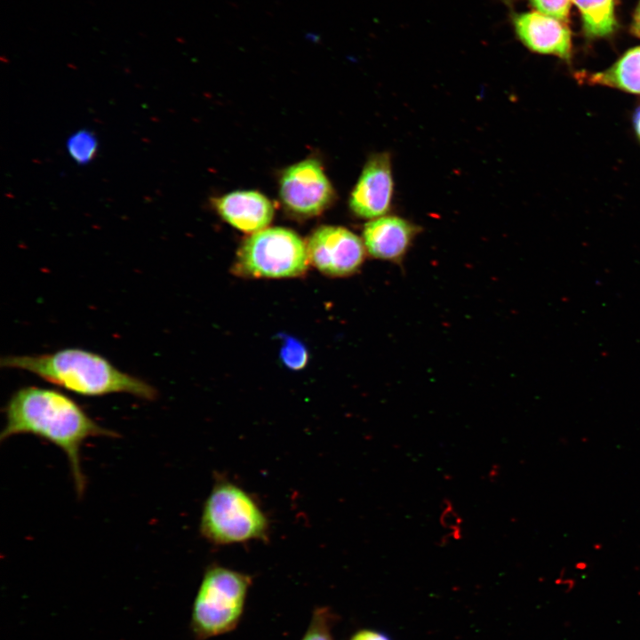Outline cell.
Wrapping results in <instances>:
<instances>
[{
    "label": "cell",
    "instance_id": "obj_14",
    "mask_svg": "<svg viewBox=\"0 0 640 640\" xmlns=\"http://www.w3.org/2000/svg\"><path fill=\"white\" fill-rule=\"evenodd\" d=\"M69 156L80 165L91 163L98 153L96 135L88 129H80L70 134L66 141Z\"/></svg>",
    "mask_w": 640,
    "mask_h": 640
},
{
    "label": "cell",
    "instance_id": "obj_18",
    "mask_svg": "<svg viewBox=\"0 0 640 640\" xmlns=\"http://www.w3.org/2000/svg\"><path fill=\"white\" fill-rule=\"evenodd\" d=\"M441 524L444 528L450 531V536H452L454 539L459 538L460 535L461 519L450 501H445L444 504L441 514Z\"/></svg>",
    "mask_w": 640,
    "mask_h": 640
},
{
    "label": "cell",
    "instance_id": "obj_8",
    "mask_svg": "<svg viewBox=\"0 0 640 640\" xmlns=\"http://www.w3.org/2000/svg\"><path fill=\"white\" fill-rule=\"evenodd\" d=\"M394 180L390 154L375 153L366 161L349 196V207L359 218L373 220L391 208Z\"/></svg>",
    "mask_w": 640,
    "mask_h": 640
},
{
    "label": "cell",
    "instance_id": "obj_4",
    "mask_svg": "<svg viewBox=\"0 0 640 640\" xmlns=\"http://www.w3.org/2000/svg\"><path fill=\"white\" fill-rule=\"evenodd\" d=\"M252 579L220 564L209 565L195 596L190 629L196 640L235 630L243 617Z\"/></svg>",
    "mask_w": 640,
    "mask_h": 640
},
{
    "label": "cell",
    "instance_id": "obj_9",
    "mask_svg": "<svg viewBox=\"0 0 640 640\" xmlns=\"http://www.w3.org/2000/svg\"><path fill=\"white\" fill-rule=\"evenodd\" d=\"M510 20L516 36L528 50L570 60L572 34L566 23L536 10L512 11Z\"/></svg>",
    "mask_w": 640,
    "mask_h": 640
},
{
    "label": "cell",
    "instance_id": "obj_10",
    "mask_svg": "<svg viewBox=\"0 0 640 640\" xmlns=\"http://www.w3.org/2000/svg\"><path fill=\"white\" fill-rule=\"evenodd\" d=\"M421 228L396 215H384L368 221L363 230L366 252L373 258L400 264Z\"/></svg>",
    "mask_w": 640,
    "mask_h": 640
},
{
    "label": "cell",
    "instance_id": "obj_3",
    "mask_svg": "<svg viewBox=\"0 0 640 640\" xmlns=\"http://www.w3.org/2000/svg\"><path fill=\"white\" fill-rule=\"evenodd\" d=\"M199 530L213 545L239 544L267 540L269 522L249 492L229 480L219 478L204 503Z\"/></svg>",
    "mask_w": 640,
    "mask_h": 640
},
{
    "label": "cell",
    "instance_id": "obj_6",
    "mask_svg": "<svg viewBox=\"0 0 640 640\" xmlns=\"http://www.w3.org/2000/svg\"><path fill=\"white\" fill-rule=\"evenodd\" d=\"M279 195L289 212L303 217L320 214L334 199L333 188L316 159H306L285 169Z\"/></svg>",
    "mask_w": 640,
    "mask_h": 640
},
{
    "label": "cell",
    "instance_id": "obj_11",
    "mask_svg": "<svg viewBox=\"0 0 640 640\" xmlns=\"http://www.w3.org/2000/svg\"><path fill=\"white\" fill-rule=\"evenodd\" d=\"M212 204L224 220L246 233L266 228L274 216L271 202L257 191L231 192L213 198Z\"/></svg>",
    "mask_w": 640,
    "mask_h": 640
},
{
    "label": "cell",
    "instance_id": "obj_12",
    "mask_svg": "<svg viewBox=\"0 0 640 640\" xmlns=\"http://www.w3.org/2000/svg\"><path fill=\"white\" fill-rule=\"evenodd\" d=\"M575 77L582 83L605 85L640 94V46L627 51L613 65L601 72L580 71Z\"/></svg>",
    "mask_w": 640,
    "mask_h": 640
},
{
    "label": "cell",
    "instance_id": "obj_13",
    "mask_svg": "<svg viewBox=\"0 0 640 640\" xmlns=\"http://www.w3.org/2000/svg\"><path fill=\"white\" fill-rule=\"evenodd\" d=\"M579 9L585 35L589 38L610 36L617 28L615 0H572Z\"/></svg>",
    "mask_w": 640,
    "mask_h": 640
},
{
    "label": "cell",
    "instance_id": "obj_20",
    "mask_svg": "<svg viewBox=\"0 0 640 640\" xmlns=\"http://www.w3.org/2000/svg\"><path fill=\"white\" fill-rule=\"evenodd\" d=\"M632 30L635 35L640 37V2L634 13Z\"/></svg>",
    "mask_w": 640,
    "mask_h": 640
},
{
    "label": "cell",
    "instance_id": "obj_17",
    "mask_svg": "<svg viewBox=\"0 0 640 640\" xmlns=\"http://www.w3.org/2000/svg\"><path fill=\"white\" fill-rule=\"evenodd\" d=\"M572 0H529L536 9L548 16L567 24Z\"/></svg>",
    "mask_w": 640,
    "mask_h": 640
},
{
    "label": "cell",
    "instance_id": "obj_5",
    "mask_svg": "<svg viewBox=\"0 0 640 640\" xmlns=\"http://www.w3.org/2000/svg\"><path fill=\"white\" fill-rule=\"evenodd\" d=\"M307 244L292 230L264 228L250 236L238 254L241 270L258 277H292L305 272L309 263Z\"/></svg>",
    "mask_w": 640,
    "mask_h": 640
},
{
    "label": "cell",
    "instance_id": "obj_19",
    "mask_svg": "<svg viewBox=\"0 0 640 640\" xmlns=\"http://www.w3.org/2000/svg\"><path fill=\"white\" fill-rule=\"evenodd\" d=\"M349 640H391V638L383 632L370 628H362L356 631L350 636Z\"/></svg>",
    "mask_w": 640,
    "mask_h": 640
},
{
    "label": "cell",
    "instance_id": "obj_15",
    "mask_svg": "<svg viewBox=\"0 0 640 640\" xmlns=\"http://www.w3.org/2000/svg\"><path fill=\"white\" fill-rule=\"evenodd\" d=\"M336 620L337 616L330 607L315 608L308 628L300 640H333L332 628Z\"/></svg>",
    "mask_w": 640,
    "mask_h": 640
},
{
    "label": "cell",
    "instance_id": "obj_7",
    "mask_svg": "<svg viewBox=\"0 0 640 640\" xmlns=\"http://www.w3.org/2000/svg\"><path fill=\"white\" fill-rule=\"evenodd\" d=\"M309 260L322 272L335 276L355 273L362 266L366 253L363 240L350 230L323 226L308 239Z\"/></svg>",
    "mask_w": 640,
    "mask_h": 640
},
{
    "label": "cell",
    "instance_id": "obj_21",
    "mask_svg": "<svg viewBox=\"0 0 640 640\" xmlns=\"http://www.w3.org/2000/svg\"><path fill=\"white\" fill-rule=\"evenodd\" d=\"M633 124L636 134L640 140V107H638L634 112Z\"/></svg>",
    "mask_w": 640,
    "mask_h": 640
},
{
    "label": "cell",
    "instance_id": "obj_1",
    "mask_svg": "<svg viewBox=\"0 0 640 640\" xmlns=\"http://www.w3.org/2000/svg\"><path fill=\"white\" fill-rule=\"evenodd\" d=\"M6 423L0 441L19 434H31L52 442L67 455L77 494L85 488L80 450L87 438L115 437L92 418L70 397L57 390L24 387L15 391L5 408Z\"/></svg>",
    "mask_w": 640,
    "mask_h": 640
},
{
    "label": "cell",
    "instance_id": "obj_16",
    "mask_svg": "<svg viewBox=\"0 0 640 640\" xmlns=\"http://www.w3.org/2000/svg\"><path fill=\"white\" fill-rule=\"evenodd\" d=\"M280 356L283 363L293 370L303 368L308 361L306 348L301 342L291 337L284 340Z\"/></svg>",
    "mask_w": 640,
    "mask_h": 640
},
{
    "label": "cell",
    "instance_id": "obj_2",
    "mask_svg": "<svg viewBox=\"0 0 640 640\" xmlns=\"http://www.w3.org/2000/svg\"><path fill=\"white\" fill-rule=\"evenodd\" d=\"M0 365L28 371L56 386L83 396L126 393L144 400L157 397L148 382L122 372L103 356L80 348L34 356H7Z\"/></svg>",
    "mask_w": 640,
    "mask_h": 640
}]
</instances>
